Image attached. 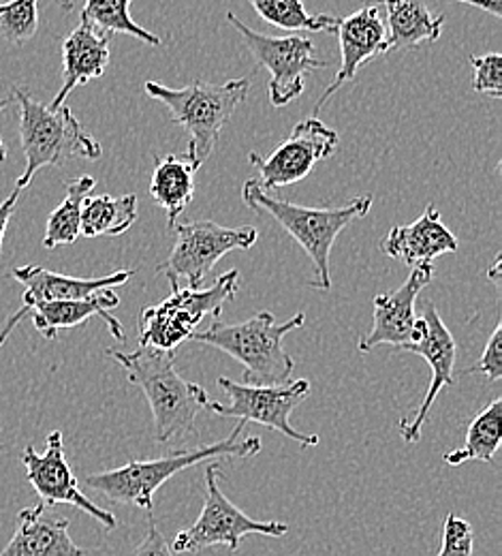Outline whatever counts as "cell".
Segmentation results:
<instances>
[{
	"instance_id": "6da1fadb",
	"label": "cell",
	"mask_w": 502,
	"mask_h": 556,
	"mask_svg": "<svg viewBox=\"0 0 502 556\" xmlns=\"http://www.w3.org/2000/svg\"><path fill=\"white\" fill-rule=\"evenodd\" d=\"M127 372L129 381L144 392L154 417V437L158 443H169L193 430V424L208 405V392L180 377L173 366V351L140 345L133 353L107 349Z\"/></svg>"
},
{
	"instance_id": "7a4b0ae2",
	"label": "cell",
	"mask_w": 502,
	"mask_h": 556,
	"mask_svg": "<svg viewBox=\"0 0 502 556\" xmlns=\"http://www.w3.org/2000/svg\"><path fill=\"white\" fill-rule=\"evenodd\" d=\"M244 426L246 421L237 419L231 434L222 441H216L213 445H204L197 450H182L156 460H131L125 467H118L112 471L90 473L86 478V484L114 503L136 505L147 514H152L156 490L173 476H178L180 471L206 460H220L229 456L231 458L257 456L261 452L259 437H248L244 441H237Z\"/></svg>"
},
{
	"instance_id": "3957f363",
	"label": "cell",
	"mask_w": 502,
	"mask_h": 556,
	"mask_svg": "<svg viewBox=\"0 0 502 556\" xmlns=\"http://www.w3.org/2000/svg\"><path fill=\"white\" fill-rule=\"evenodd\" d=\"M242 200L257 214L272 216L288 236L308 253L314 278L308 282L312 289L332 291L330 255L336 238L358 218L372 208V195H361L340 208H306L272 198L259 187L257 180H246L242 187Z\"/></svg>"
},
{
	"instance_id": "277c9868",
	"label": "cell",
	"mask_w": 502,
	"mask_h": 556,
	"mask_svg": "<svg viewBox=\"0 0 502 556\" xmlns=\"http://www.w3.org/2000/svg\"><path fill=\"white\" fill-rule=\"evenodd\" d=\"M145 94L160 101L176 125L189 134L186 161L199 169L215 152L222 127L231 121L240 103L246 101L250 79H229L224 84L193 81L184 88H169L158 81H145Z\"/></svg>"
},
{
	"instance_id": "5b68a950",
	"label": "cell",
	"mask_w": 502,
	"mask_h": 556,
	"mask_svg": "<svg viewBox=\"0 0 502 556\" xmlns=\"http://www.w3.org/2000/svg\"><path fill=\"white\" fill-rule=\"evenodd\" d=\"M304 321V313L279 324L272 313L261 311L248 321L235 326L216 321L206 332H195L191 339L240 362L248 386H285L293 381L295 362L283 348V341L288 332L301 328Z\"/></svg>"
},
{
	"instance_id": "8992f818",
	"label": "cell",
	"mask_w": 502,
	"mask_h": 556,
	"mask_svg": "<svg viewBox=\"0 0 502 556\" xmlns=\"http://www.w3.org/2000/svg\"><path fill=\"white\" fill-rule=\"evenodd\" d=\"M13 99L20 105V141L26 156L15 182L17 191H24L43 167H61L73 159H101L103 146L77 123L72 108H50L20 86L13 88Z\"/></svg>"
},
{
	"instance_id": "52a82bcc",
	"label": "cell",
	"mask_w": 502,
	"mask_h": 556,
	"mask_svg": "<svg viewBox=\"0 0 502 556\" xmlns=\"http://www.w3.org/2000/svg\"><path fill=\"white\" fill-rule=\"evenodd\" d=\"M237 287V270L220 275L208 289L173 287L171 295L165 302L156 306H145L140 313V345L176 351L197 332V326L206 317H220L222 306L235 300Z\"/></svg>"
},
{
	"instance_id": "ba28073f",
	"label": "cell",
	"mask_w": 502,
	"mask_h": 556,
	"mask_svg": "<svg viewBox=\"0 0 502 556\" xmlns=\"http://www.w3.org/2000/svg\"><path fill=\"white\" fill-rule=\"evenodd\" d=\"M173 229L178 233L173 251L156 268L171 289L178 287L180 278H186L189 287H202L227 253L248 251L259 238L255 227H222L213 220L178 223Z\"/></svg>"
},
{
	"instance_id": "9c48e42d",
	"label": "cell",
	"mask_w": 502,
	"mask_h": 556,
	"mask_svg": "<svg viewBox=\"0 0 502 556\" xmlns=\"http://www.w3.org/2000/svg\"><path fill=\"white\" fill-rule=\"evenodd\" d=\"M216 383L229 396L227 403L208 401L206 409L220 417H235L242 421H255L268 426L301 447H317V434H304L291 426V414L310 396V381L297 379L285 386H248L235 383L227 377H218Z\"/></svg>"
},
{
	"instance_id": "30bf717a",
	"label": "cell",
	"mask_w": 502,
	"mask_h": 556,
	"mask_svg": "<svg viewBox=\"0 0 502 556\" xmlns=\"http://www.w3.org/2000/svg\"><path fill=\"white\" fill-rule=\"evenodd\" d=\"M218 476L220 473L216 463L206 467L204 509L189 529L180 531L173 538V553H199L210 546H227L231 553H237L240 542L246 535H287L288 527L285 522H261L233 505L218 486Z\"/></svg>"
},
{
	"instance_id": "8fae6325",
	"label": "cell",
	"mask_w": 502,
	"mask_h": 556,
	"mask_svg": "<svg viewBox=\"0 0 502 556\" xmlns=\"http://www.w3.org/2000/svg\"><path fill=\"white\" fill-rule=\"evenodd\" d=\"M227 22L242 35L246 48L255 61L270 71V103L285 108L304 92V77L314 70H325L327 63L314 56V46L308 37H268L246 26L233 11L227 13Z\"/></svg>"
},
{
	"instance_id": "7c38bea8",
	"label": "cell",
	"mask_w": 502,
	"mask_h": 556,
	"mask_svg": "<svg viewBox=\"0 0 502 556\" xmlns=\"http://www.w3.org/2000/svg\"><path fill=\"white\" fill-rule=\"evenodd\" d=\"M338 141L340 138L334 129L312 116L297 123L272 154L261 156L259 152H250L248 161L259 172V187L270 193L304 180L319 161L336 152Z\"/></svg>"
},
{
	"instance_id": "4fadbf2b",
	"label": "cell",
	"mask_w": 502,
	"mask_h": 556,
	"mask_svg": "<svg viewBox=\"0 0 502 556\" xmlns=\"http://www.w3.org/2000/svg\"><path fill=\"white\" fill-rule=\"evenodd\" d=\"M400 351L417 353L422 355L428 366H430V388L426 392L424 403L417 409V416L413 421L407 417L400 419V434L409 445H415L422 441V426L430 416L432 405L436 403L438 394L453 383V368H455V357H458V345L445 321L440 319L436 306L430 300L424 302V315L417 317V334L415 341L404 345Z\"/></svg>"
},
{
	"instance_id": "5bb4252c",
	"label": "cell",
	"mask_w": 502,
	"mask_h": 556,
	"mask_svg": "<svg viewBox=\"0 0 502 556\" xmlns=\"http://www.w3.org/2000/svg\"><path fill=\"white\" fill-rule=\"evenodd\" d=\"M46 452L37 454L33 445H28L22 454V463L26 467V478L30 486L37 490L41 501L46 505H59L67 503L83 514L92 516L96 522H101L105 529H116L118 520L107 509L94 505L81 490L73 476L72 467L65 458V445H63V432L54 430L48 437Z\"/></svg>"
},
{
	"instance_id": "9a60e30c",
	"label": "cell",
	"mask_w": 502,
	"mask_h": 556,
	"mask_svg": "<svg viewBox=\"0 0 502 556\" xmlns=\"http://www.w3.org/2000/svg\"><path fill=\"white\" fill-rule=\"evenodd\" d=\"M434 278L432 264L413 266L409 278L394 291L378 293L372 302V328L359 339V351L370 353L374 348L391 345L402 349L415 341L417 334V298Z\"/></svg>"
},
{
	"instance_id": "2e32d148",
	"label": "cell",
	"mask_w": 502,
	"mask_h": 556,
	"mask_svg": "<svg viewBox=\"0 0 502 556\" xmlns=\"http://www.w3.org/2000/svg\"><path fill=\"white\" fill-rule=\"evenodd\" d=\"M334 35H338L343 63L332 84L321 94L314 112H321L332 94H336L345 84L353 81L365 63L387 54V28L383 24L378 7L374 4L361 7L356 13L340 17Z\"/></svg>"
},
{
	"instance_id": "e0dca14e",
	"label": "cell",
	"mask_w": 502,
	"mask_h": 556,
	"mask_svg": "<svg viewBox=\"0 0 502 556\" xmlns=\"http://www.w3.org/2000/svg\"><path fill=\"white\" fill-rule=\"evenodd\" d=\"M381 249L387 257L407 266L432 264L436 257L458 251V238L447 229L440 212L428 204L424 214L411 225H396L389 229Z\"/></svg>"
},
{
	"instance_id": "ac0fdd59",
	"label": "cell",
	"mask_w": 502,
	"mask_h": 556,
	"mask_svg": "<svg viewBox=\"0 0 502 556\" xmlns=\"http://www.w3.org/2000/svg\"><path fill=\"white\" fill-rule=\"evenodd\" d=\"M120 304V298L114 289H103L90 298L83 300H59V302H39L30 306L33 324L37 332H41L48 341H54L61 330L77 328L86 324L92 317H101L112 337L116 341H125V328L120 321L112 315V311Z\"/></svg>"
},
{
	"instance_id": "d6986e66",
	"label": "cell",
	"mask_w": 502,
	"mask_h": 556,
	"mask_svg": "<svg viewBox=\"0 0 502 556\" xmlns=\"http://www.w3.org/2000/svg\"><path fill=\"white\" fill-rule=\"evenodd\" d=\"M13 278L24 285L22 302L30 311V306L39 302H59V300H83L103 289H116L129 282L136 270H118L107 277L75 278L46 270L41 266H24L15 268Z\"/></svg>"
},
{
	"instance_id": "ffe728a7",
	"label": "cell",
	"mask_w": 502,
	"mask_h": 556,
	"mask_svg": "<svg viewBox=\"0 0 502 556\" xmlns=\"http://www.w3.org/2000/svg\"><path fill=\"white\" fill-rule=\"evenodd\" d=\"M0 556H86L69 535L67 518H50L46 503L26 507L17 516V529Z\"/></svg>"
},
{
	"instance_id": "44dd1931",
	"label": "cell",
	"mask_w": 502,
	"mask_h": 556,
	"mask_svg": "<svg viewBox=\"0 0 502 556\" xmlns=\"http://www.w3.org/2000/svg\"><path fill=\"white\" fill-rule=\"evenodd\" d=\"M110 65V37L94 30L90 24L79 26L63 43V86L50 108L65 105L77 86L101 77Z\"/></svg>"
},
{
	"instance_id": "7402d4cb",
	"label": "cell",
	"mask_w": 502,
	"mask_h": 556,
	"mask_svg": "<svg viewBox=\"0 0 502 556\" xmlns=\"http://www.w3.org/2000/svg\"><path fill=\"white\" fill-rule=\"evenodd\" d=\"M387 13V54L436 43L445 15H434L424 0H376Z\"/></svg>"
},
{
	"instance_id": "603a6c76",
	"label": "cell",
	"mask_w": 502,
	"mask_h": 556,
	"mask_svg": "<svg viewBox=\"0 0 502 556\" xmlns=\"http://www.w3.org/2000/svg\"><path fill=\"white\" fill-rule=\"evenodd\" d=\"M195 174L197 169L176 154H167L165 159L156 156L154 174L150 180V195L156 206L167 212L169 229L178 225L180 214L191 206L195 198Z\"/></svg>"
},
{
	"instance_id": "cb8c5ba5",
	"label": "cell",
	"mask_w": 502,
	"mask_h": 556,
	"mask_svg": "<svg viewBox=\"0 0 502 556\" xmlns=\"http://www.w3.org/2000/svg\"><path fill=\"white\" fill-rule=\"evenodd\" d=\"M138 220V195H96L86 198L81 206L79 236L101 238V236H120L131 229Z\"/></svg>"
},
{
	"instance_id": "d4e9b609",
	"label": "cell",
	"mask_w": 502,
	"mask_h": 556,
	"mask_svg": "<svg viewBox=\"0 0 502 556\" xmlns=\"http://www.w3.org/2000/svg\"><path fill=\"white\" fill-rule=\"evenodd\" d=\"M502 441V399H494L468 426L466 441L460 450L447 452L442 460L449 467H460L464 463H492Z\"/></svg>"
},
{
	"instance_id": "484cf974",
	"label": "cell",
	"mask_w": 502,
	"mask_h": 556,
	"mask_svg": "<svg viewBox=\"0 0 502 556\" xmlns=\"http://www.w3.org/2000/svg\"><path fill=\"white\" fill-rule=\"evenodd\" d=\"M94 187H96V180L92 176H79L67 185V198L48 218V227L43 236L46 249L67 247L77 242L81 206H83V200L94 191Z\"/></svg>"
},
{
	"instance_id": "4316f807",
	"label": "cell",
	"mask_w": 502,
	"mask_h": 556,
	"mask_svg": "<svg viewBox=\"0 0 502 556\" xmlns=\"http://www.w3.org/2000/svg\"><path fill=\"white\" fill-rule=\"evenodd\" d=\"M133 0H86L81 11V22L90 24L101 35H129L142 41L145 46H160V37L152 35L150 30L142 28L129 13Z\"/></svg>"
},
{
	"instance_id": "83f0119b",
	"label": "cell",
	"mask_w": 502,
	"mask_h": 556,
	"mask_svg": "<svg viewBox=\"0 0 502 556\" xmlns=\"http://www.w3.org/2000/svg\"><path fill=\"white\" fill-rule=\"evenodd\" d=\"M250 4L261 20L291 33H336L340 22L327 13L310 15L301 0H250Z\"/></svg>"
},
{
	"instance_id": "f1b7e54d",
	"label": "cell",
	"mask_w": 502,
	"mask_h": 556,
	"mask_svg": "<svg viewBox=\"0 0 502 556\" xmlns=\"http://www.w3.org/2000/svg\"><path fill=\"white\" fill-rule=\"evenodd\" d=\"M39 0L0 2V37L13 46H22L37 35Z\"/></svg>"
},
{
	"instance_id": "f546056e",
	"label": "cell",
	"mask_w": 502,
	"mask_h": 556,
	"mask_svg": "<svg viewBox=\"0 0 502 556\" xmlns=\"http://www.w3.org/2000/svg\"><path fill=\"white\" fill-rule=\"evenodd\" d=\"M438 556H475V533L471 522L458 514H447Z\"/></svg>"
},
{
	"instance_id": "4dcf8cb0",
	"label": "cell",
	"mask_w": 502,
	"mask_h": 556,
	"mask_svg": "<svg viewBox=\"0 0 502 556\" xmlns=\"http://www.w3.org/2000/svg\"><path fill=\"white\" fill-rule=\"evenodd\" d=\"M475 77L473 88L481 94H488L497 101L502 99V56L499 52H490L484 56H471Z\"/></svg>"
},
{
	"instance_id": "1f68e13d",
	"label": "cell",
	"mask_w": 502,
	"mask_h": 556,
	"mask_svg": "<svg viewBox=\"0 0 502 556\" xmlns=\"http://www.w3.org/2000/svg\"><path fill=\"white\" fill-rule=\"evenodd\" d=\"M466 375H484L490 383H497L502 377V324H497L494 332L490 334L486 351L479 362L466 370Z\"/></svg>"
},
{
	"instance_id": "d6a6232c",
	"label": "cell",
	"mask_w": 502,
	"mask_h": 556,
	"mask_svg": "<svg viewBox=\"0 0 502 556\" xmlns=\"http://www.w3.org/2000/svg\"><path fill=\"white\" fill-rule=\"evenodd\" d=\"M133 556H173V551L167 544L165 535L154 525L152 514H147V533H145L142 544L136 548Z\"/></svg>"
},
{
	"instance_id": "836d02e7",
	"label": "cell",
	"mask_w": 502,
	"mask_h": 556,
	"mask_svg": "<svg viewBox=\"0 0 502 556\" xmlns=\"http://www.w3.org/2000/svg\"><path fill=\"white\" fill-rule=\"evenodd\" d=\"M20 193H22V191L15 189V191L0 204V253H2V240H4V233H7L9 220H11V216H13V212H15V206H17Z\"/></svg>"
},
{
	"instance_id": "e575fe53",
	"label": "cell",
	"mask_w": 502,
	"mask_h": 556,
	"mask_svg": "<svg viewBox=\"0 0 502 556\" xmlns=\"http://www.w3.org/2000/svg\"><path fill=\"white\" fill-rule=\"evenodd\" d=\"M28 313H30V311H28L26 306H22L17 313H13V315L7 319V324H4V326H2V330H0V348L4 345V341L11 337V332L15 330V326H17V324L28 315Z\"/></svg>"
},
{
	"instance_id": "d590c367",
	"label": "cell",
	"mask_w": 502,
	"mask_h": 556,
	"mask_svg": "<svg viewBox=\"0 0 502 556\" xmlns=\"http://www.w3.org/2000/svg\"><path fill=\"white\" fill-rule=\"evenodd\" d=\"M460 2H468L475 4L484 11H490L494 17H501V0H460Z\"/></svg>"
},
{
	"instance_id": "8d00e7d4",
	"label": "cell",
	"mask_w": 502,
	"mask_h": 556,
	"mask_svg": "<svg viewBox=\"0 0 502 556\" xmlns=\"http://www.w3.org/2000/svg\"><path fill=\"white\" fill-rule=\"evenodd\" d=\"M501 264L502 255L499 253V255H497V260H494V264H492V268L486 273V278H490L499 289H501Z\"/></svg>"
},
{
	"instance_id": "74e56055",
	"label": "cell",
	"mask_w": 502,
	"mask_h": 556,
	"mask_svg": "<svg viewBox=\"0 0 502 556\" xmlns=\"http://www.w3.org/2000/svg\"><path fill=\"white\" fill-rule=\"evenodd\" d=\"M11 101L9 99H0V114H2V110L9 105ZM7 159V146L2 143V139H0V163Z\"/></svg>"
},
{
	"instance_id": "f35d334b",
	"label": "cell",
	"mask_w": 502,
	"mask_h": 556,
	"mask_svg": "<svg viewBox=\"0 0 502 556\" xmlns=\"http://www.w3.org/2000/svg\"><path fill=\"white\" fill-rule=\"evenodd\" d=\"M59 2H61V4H63V7L67 9V11H69V9H73L72 0H59Z\"/></svg>"
}]
</instances>
